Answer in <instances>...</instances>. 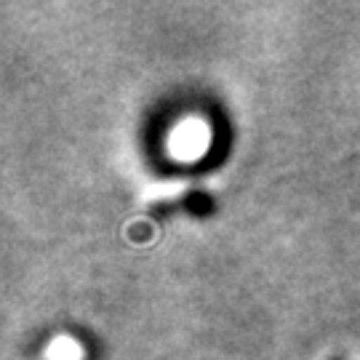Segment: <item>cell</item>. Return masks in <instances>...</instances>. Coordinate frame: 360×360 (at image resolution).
<instances>
[]
</instances>
